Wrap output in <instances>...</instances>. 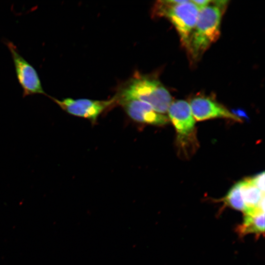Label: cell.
<instances>
[{"mask_svg":"<svg viewBox=\"0 0 265 265\" xmlns=\"http://www.w3.org/2000/svg\"><path fill=\"white\" fill-rule=\"evenodd\" d=\"M115 97L137 99L162 114L172 103L170 94L158 79L139 74L131 79Z\"/></svg>","mask_w":265,"mask_h":265,"instance_id":"1","label":"cell"},{"mask_svg":"<svg viewBox=\"0 0 265 265\" xmlns=\"http://www.w3.org/2000/svg\"><path fill=\"white\" fill-rule=\"evenodd\" d=\"M223 11L213 4H209L200 10L186 47L193 59H198L219 38Z\"/></svg>","mask_w":265,"mask_h":265,"instance_id":"2","label":"cell"},{"mask_svg":"<svg viewBox=\"0 0 265 265\" xmlns=\"http://www.w3.org/2000/svg\"><path fill=\"white\" fill-rule=\"evenodd\" d=\"M154 9L157 15L165 16L170 21L186 48L199 15L197 6L191 0H160Z\"/></svg>","mask_w":265,"mask_h":265,"instance_id":"3","label":"cell"},{"mask_svg":"<svg viewBox=\"0 0 265 265\" xmlns=\"http://www.w3.org/2000/svg\"><path fill=\"white\" fill-rule=\"evenodd\" d=\"M6 45L11 54L16 76L23 91V97L35 94L47 96L35 69L20 54L12 42L6 41Z\"/></svg>","mask_w":265,"mask_h":265,"instance_id":"4","label":"cell"},{"mask_svg":"<svg viewBox=\"0 0 265 265\" xmlns=\"http://www.w3.org/2000/svg\"><path fill=\"white\" fill-rule=\"evenodd\" d=\"M167 112L178 133L179 143L186 147L194 142L195 120L189 104L183 100L175 101L171 103Z\"/></svg>","mask_w":265,"mask_h":265,"instance_id":"5","label":"cell"},{"mask_svg":"<svg viewBox=\"0 0 265 265\" xmlns=\"http://www.w3.org/2000/svg\"><path fill=\"white\" fill-rule=\"evenodd\" d=\"M47 96L67 113L87 118L93 122H95L99 115L116 100L115 97L106 101H98L70 98L59 100L48 95Z\"/></svg>","mask_w":265,"mask_h":265,"instance_id":"6","label":"cell"},{"mask_svg":"<svg viewBox=\"0 0 265 265\" xmlns=\"http://www.w3.org/2000/svg\"><path fill=\"white\" fill-rule=\"evenodd\" d=\"M194 119L200 121L215 118H227L237 122L241 120L213 98L204 96L193 98L189 104Z\"/></svg>","mask_w":265,"mask_h":265,"instance_id":"7","label":"cell"},{"mask_svg":"<svg viewBox=\"0 0 265 265\" xmlns=\"http://www.w3.org/2000/svg\"><path fill=\"white\" fill-rule=\"evenodd\" d=\"M115 98L130 117L136 122L160 126L169 121L166 116L156 112L147 103L132 98Z\"/></svg>","mask_w":265,"mask_h":265,"instance_id":"8","label":"cell"},{"mask_svg":"<svg viewBox=\"0 0 265 265\" xmlns=\"http://www.w3.org/2000/svg\"><path fill=\"white\" fill-rule=\"evenodd\" d=\"M241 196L245 206L244 214L258 210L265 211L264 192L246 179L238 182Z\"/></svg>","mask_w":265,"mask_h":265,"instance_id":"9","label":"cell"},{"mask_svg":"<svg viewBox=\"0 0 265 265\" xmlns=\"http://www.w3.org/2000/svg\"><path fill=\"white\" fill-rule=\"evenodd\" d=\"M241 234L250 233L261 234L265 231V211H259L245 214L242 223L239 228Z\"/></svg>","mask_w":265,"mask_h":265,"instance_id":"10","label":"cell"},{"mask_svg":"<svg viewBox=\"0 0 265 265\" xmlns=\"http://www.w3.org/2000/svg\"><path fill=\"white\" fill-rule=\"evenodd\" d=\"M225 204L231 208L243 212L245 210L244 204L241 196L238 182L229 190L223 200Z\"/></svg>","mask_w":265,"mask_h":265,"instance_id":"11","label":"cell"},{"mask_svg":"<svg viewBox=\"0 0 265 265\" xmlns=\"http://www.w3.org/2000/svg\"><path fill=\"white\" fill-rule=\"evenodd\" d=\"M251 182L262 192H265V173H261L256 176L249 178Z\"/></svg>","mask_w":265,"mask_h":265,"instance_id":"12","label":"cell"},{"mask_svg":"<svg viewBox=\"0 0 265 265\" xmlns=\"http://www.w3.org/2000/svg\"><path fill=\"white\" fill-rule=\"evenodd\" d=\"M200 10L208 5L211 2V0H191Z\"/></svg>","mask_w":265,"mask_h":265,"instance_id":"13","label":"cell"}]
</instances>
